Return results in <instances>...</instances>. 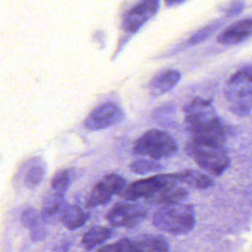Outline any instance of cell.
<instances>
[{"label":"cell","mask_w":252,"mask_h":252,"mask_svg":"<svg viewBox=\"0 0 252 252\" xmlns=\"http://www.w3.org/2000/svg\"><path fill=\"white\" fill-rule=\"evenodd\" d=\"M184 125L191 134L192 141L223 146L226 130L211 101L195 97L184 108Z\"/></svg>","instance_id":"obj_1"},{"label":"cell","mask_w":252,"mask_h":252,"mask_svg":"<svg viewBox=\"0 0 252 252\" xmlns=\"http://www.w3.org/2000/svg\"><path fill=\"white\" fill-rule=\"evenodd\" d=\"M153 223L158 229L169 234H186L196 223L194 206L183 203L163 206L154 215Z\"/></svg>","instance_id":"obj_2"},{"label":"cell","mask_w":252,"mask_h":252,"mask_svg":"<svg viewBox=\"0 0 252 252\" xmlns=\"http://www.w3.org/2000/svg\"><path fill=\"white\" fill-rule=\"evenodd\" d=\"M224 96L231 112L245 116L252 109V66L234 73L224 88Z\"/></svg>","instance_id":"obj_3"},{"label":"cell","mask_w":252,"mask_h":252,"mask_svg":"<svg viewBox=\"0 0 252 252\" xmlns=\"http://www.w3.org/2000/svg\"><path fill=\"white\" fill-rule=\"evenodd\" d=\"M186 154L205 171L215 176L220 175L229 165L230 158L223 146H214L189 141L185 145Z\"/></svg>","instance_id":"obj_4"},{"label":"cell","mask_w":252,"mask_h":252,"mask_svg":"<svg viewBox=\"0 0 252 252\" xmlns=\"http://www.w3.org/2000/svg\"><path fill=\"white\" fill-rule=\"evenodd\" d=\"M177 149L175 140L167 132L151 129L136 141L133 147V154L160 159L171 157L177 152Z\"/></svg>","instance_id":"obj_5"},{"label":"cell","mask_w":252,"mask_h":252,"mask_svg":"<svg viewBox=\"0 0 252 252\" xmlns=\"http://www.w3.org/2000/svg\"><path fill=\"white\" fill-rule=\"evenodd\" d=\"M176 182L174 174L154 175L126 185L120 196L128 201H135L142 198L150 201L163 189Z\"/></svg>","instance_id":"obj_6"},{"label":"cell","mask_w":252,"mask_h":252,"mask_svg":"<svg viewBox=\"0 0 252 252\" xmlns=\"http://www.w3.org/2000/svg\"><path fill=\"white\" fill-rule=\"evenodd\" d=\"M126 187V180L121 175L109 173L104 175L92 189L87 201V208H94L107 204L113 195L121 194Z\"/></svg>","instance_id":"obj_7"},{"label":"cell","mask_w":252,"mask_h":252,"mask_svg":"<svg viewBox=\"0 0 252 252\" xmlns=\"http://www.w3.org/2000/svg\"><path fill=\"white\" fill-rule=\"evenodd\" d=\"M124 112L114 102H103L94 108L84 120L83 126L89 131H98L118 124L124 119Z\"/></svg>","instance_id":"obj_8"},{"label":"cell","mask_w":252,"mask_h":252,"mask_svg":"<svg viewBox=\"0 0 252 252\" xmlns=\"http://www.w3.org/2000/svg\"><path fill=\"white\" fill-rule=\"evenodd\" d=\"M148 212L140 204L117 203L107 213L106 220L112 226L134 227L147 218Z\"/></svg>","instance_id":"obj_9"},{"label":"cell","mask_w":252,"mask_h":252,"mask_svg":"<svg viewBox=\"0 0 252 252\" xmlns=\"http://www.w3.org/2000/svg\"><path fill=\"white\" fill-rule=\"evenodd\" d=\"M159 4L158 0H146L138 3L125 13L122 19V29L127 32L135 33L157 14Z\"/></svg>","instance_id":"obj_10"},{"label":"cell","mask_w":252,"mask_h":252,"mask_svg":"<svg viewBox=\"0 0 252 252\" xmlns=\"http://www.w3.org/2000/svg\"><path fill=\"white\" fill-rule=\"evenodd\" d=\"M68 203L65 200L63 194L57 193L52 190V192L47 193L43 199L41 204L40 216L43 222L54 223L56 221H60L62 213Z\"/></svg>","instance_id":"obj_11"},{"label":"cell","mask_w":252,"mask_h":252,"mask_svg":"<svg viewBox=\"0 0 252 252\" xmlns=\"http://www.w3.org/2000/svg\"><path fill=\"white\" fill-rule=\"evenodd\" d=\"M252 34V18L240 20L221 32L217 40L220 44L233 45L239 43Z\"/></svg>","instance_id":"obj_12"},{"label":"cell","mask_w":252,"mask_h":252,"mask_svg":"<svg viewBox=\"0 0 252 252\" xmlns=\"http://www.w3.org/2000/svg\"><path fill=\"white\" fill-rule=\"evenodd\" d=\"M181 74L175 69H165L157 73L149 84V90L153 96H159L172 90L179 82Z\"/></svg>","instance_id":"obj_13"},{"label":"cell","mask_w":252,"mask_h":252,"mask_svg":"<svg viewBox=\"0 0 252 252\" xmlns=\"http://www.w3.org/2000/svg\"><path fill=\"white\" fill-rule=\"evenodd\" d=\"M169 244L159 236L154 234H144L131 239L130 252H168Z\"/></svg>","instance_id":"obj_14"},{"label":"cell","mask_w":252,"mask_h":252,"mask_svg":"<svg viewBox=\"0 0 252 252\" xmlns=\"http://www.w3.org/2000/svg\"><path fill=\"white\" fill-rule=\"evenodd\" d=\"M41 216L34 208H27L21 214L22 224L30 230L31 238L33 241H41L46 236V230L42 224Z\"/></svg>","instance_id":"obj_15"},{"label":"cell","mask_w":252,"mask_h":252,"mask_svg":"<svg viewBox=\"0 0 252 252\" xmlns=\"http://www.w3.org/2000/svg\"><path fill=\"white\" fill-rule=\"evenodd\" d=\"M46 165L41 158H33L26 163L24 173V184L30 189L38 186L44 178Z\"/></svg>","instance_id":"obj_16"},{"label":"cell","mask_w":252,"mask_h":252,"mask_svg":"<svg viewBox=\"0 0 252 252\" xmlns=\"http://www.w3.org/2000/svg\"><path fill=\"white\" fill-rule=\"evenodd\" d=\"M177 182H181L197 189H207L214 185V180L207 174L195 169H185L174 173Z\"/></svg>","instance_id":"obj_17"},{"label":"cell","mask_w":252,"mask_h":252,"mask_svg":"<svg viewBox=\"0 0 252 252\" xmlns=\"http://www.w3.org/2000/svg\"><path fill=\"white\" fill-rule=\"evenodd\" d=\"M90 214L82 210L77 205L68 204L64 209L60 221L61 223L70 230H75L85 224L89 220Z\"/></svg>","instance_id":"obj_18"},{"label":"cell","mask_w":252,"mask_h":252,"mask_svg":"<svg viewBox=\"0 0 252 252\" xmlns=\"http://www.w3.org/2000/svg\"><path fill=\"white\" fill-rule=\"evenodd\" d=\"M112 236V230L109 227L94 225L84 233L81 239V245L87 250H92L102 244Z\"/></svg>","instance_id":"obj_19"},{"label":"cell","mask_w":252,"mask_h":252,"mask_svg":"<svg viewBox=\"0 0 252 252\" xmlns=\"http://www.w3.org/2000/svg\"><path fill=\"white\" fill-rule=\"evenodd\" d=\"M187 196H188V191L178 186L176 183H174L166 187L165 189H163L160 193H158L157 196H155L148 202L166 206V205L181 203L183 200L187 198Z\"/></svg>","instance_id":"obj_20"},{"label":"cell","mask_w":252,"mask_h":252,"mask_svg":"<svg viewBox=\"0 0 252 252\" xmlns=\"http://www.w3.org/2000/svg\"><path fill=\"white\" fill-rule=\"evenodd\" d=\"M77 175V171L74 168H64L57 171L51 179V188L53 191L65 195L69 186L73 182Z\"/></svg>","instance_id":"obj_21"},{"label":"cell","mask_w":252,"mask_h":252,"mask_svg":"<svg viewBox=\"0 0 252 252\" xmlns=\"http://www.w3.org/2000/svg\"><path fill=\"white\" fill-rule=\"evenodd\" d=\"M129 168L136 174H147L150 172H158L162 169L161 164L150 159H136L130 163Z\"/></svg>","instance_id":"obj_22"},{"label":"cell","mask_w":252,"mask_h":252,"mask_svg":"<svg viewBox=\"0 0 252 252\" xmlns=\"http://www.w3.org/2000/svg\"><path fill=\"white\" fill-rule=\"evenodd\" d=\"M220 25H221L220 21H216V22L204 27L203 29L199 30L197 32H195L194 34H192L188 38L187 44L188 45H195V44H198V43L202 42L203 40L208 38Z\"/></svg>","instance_id":"obj_23"},{"label":"cell","mask_w":252,"mask_h":252,"mask_svg":"<svg viewBox=\"0 0 252 252\" xmlns=\"http://www.w3.org/2000/svg\"><path fill=\"white\" fill-rule=\"evenodd\" d=\"M131 249V239L123 238L112 244H107L102 246L97 250V252H130Z\"/></svg>","instance_id":"obj_24"},{"label":"cell","mask_w":252,"mask_h":252,"mask_svg":"<svg viewBox=\"0 0 252 252\" xmlns=\"http://www.w3.org/2000/svg\"><path fill=\"white\" fill-rule=\"evenodd\" d=\"M242 7H243V3H240V2L231 3L229 7H226V14L227 15H235L242 10Z\"/></svg>","instance_id":"obj_25"},{"label":"cell","mask_w":252,"mask_h":252,"mask_svg":"<svg viewBox=\"0 0 252 252\" xmlns=\"http://www.w3.org/2000/svg\"><path fill=\"white\" fill-rule=\"evenodd\" d=\"M184 3V1H166L167 6H175V5H180Z\"/></svg>","instance_id":"obj_26"}]
</instances>
